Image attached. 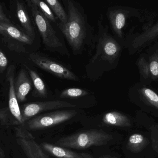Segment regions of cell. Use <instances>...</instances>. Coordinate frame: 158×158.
Returning a JSON list of instances; mask_svg holds the SVG:
<instances>
[{
    "label": "cell",
    "instance_id": "obj_1",
    "mask_svg": "<svg viewBox=\"0 0 158 158\" xmlns=\"http://www.w3.org/2000/svg\"><path fill=\"white\" fill-rule=\"evenodd\" d=\"M67 22L57 23L75 54L81 53L91 40V31L83 8L77 2L66 1Z\"/></svg>",
    "mask_w": 158,
    "mask_h": 158
},
{
    "label": "cell",
    "instance_id": "obj_2",
    "mask_svg": "<svg viewBox=\"0 0 158 158\" xmlns=\"http://www.w3.org/2000/svg\"><path fill=\"white\" fill-rule=\"evenodd\" d=\"M114 139L113 135L102 130H89L81 131L56 141V145L70 149H87L92 147L108 144Z\"/></svg>",
    "mask_w": 158,
    "mask_h": 158
},
{
    "label": "cell",
    "instance_id": "obj_3",
    "mask_svg": "<svg viewBox=\"0 0 158 158\" xmlns=\"http://www.w3.org/2000/svg\"><path fill=\"white\" fill-rule=\"evenodd\" d=\"M96 52L87 66L98 65V63H107L112 65L118 59L121 52L120 45L117 41L109 34L108 30L104 28L102 20L98 21V33L96 35Z\"/></svg>",
    "mask_w": 158,
    "mask_h": 158
},
{
    "label": "cell",
    "instance_id": "obj_4",
    "mask_svg": "<svg viewBox=\"0 0 158 158\" xmlns=\"http://www.w3.org/2000/svg\"><path fill=\"white\" fill-rule=\"evenodd\" d=\"M26 2L31 11L35 24L41 36L43 44L46 49L51 52L69 55V51L56 35L50 20L31 1L29 0Z\"/></svg>",
    "mask_w": 158,
    "mask_h": 158
},
{
    "label": "cell",
    "instance_id": "obj_5",
    "mask_svg": "<svg viewBox=\"0 0 158 158\" xmlns=\"http://www.w3.org/2000/svg\"><path fill=\"white\" fill-rule=\"evenodd\" d=\"M78 112L76 109L57 110L37 116L25 122L28 130H37L52 128L73 119Z\"/></svg>",
    "mask_w": 158,
    "mask_h": 158
},
{
    "label": "cell",
    "instance_id": "obj_6",
    "mask_svg": "<svg viewBox=\"0 0 158 158\" xmlns=\"http://www.w3.org/2000/svg\"><path fill=\"white\" fill-rule=\"evenodd\" d=\"M29 58L36 66L58 78L74 81H80L78 77L66 67L46 56L32 53L29 55Z\"/></svg>",
    "mask_w": 158,
    "mask_h": 158
},
{
    "label": "cell",
    "instance_id": "obj_7",
    "mask_svg": "<svg viewBox=\"0 0 158 158\" xmlns=\"http://www.w3.org/2000/svg\"><path fill=\"white\" fill-rule=\"evenodd\" d=\"M74 105L61 100L37 102L25 104L20 108L23 123L27 122L42 112L64 108H74Z\"/></svg>",
    "mask_w": 158,
    "mask_h": 158
},
{
    "label": "cell",
    "instance_id": "obj_8",
    "mask_svg": "<svg viewBox=\"0 0 158 158\" xmlns=\"http://www.w3.org/2000/svg\"><path fill=\"white\" fill-rule=\"evenodd\" d=\"M15 66L11 65L7 69L6 72V80L9 83V100L8 108L12 116L19 122L21 126L25 124L22 121L21 110L18 104L15 88Z\"/></svg>",
    "mask_w": 158,
    "mask_h": 158
},
{
    "label": "cell",
    "instance_id": "obj_9",
    "mask_svg": "<svg viewBox=\"0 0 158 158\" xmlns=\"http://www.w3.org/2000/svg\"><path fill=\"white\" fill-rule=\"evenodd\" d=\"M40 145L47 154L56 158H94L88 153H77L69 148L49 143H43Z\"/></svg>",
    "mask_w": 158,
    "mask_h": 158
},
{
    "label": "cell",
    "instance_id": "obj_10",
    "mask_svg": "<svg viewBox=\"0 0 158 158\" xmlns=\"http://www.w3.org/2000/svg\"><path fill=\"white\" fill-rule=\"evenodd\" d=\"M107 15L113 31L118 37L122 38L123 30L126 24L128 11L119 7H110Z\"/></svg>",
    "mask_w": 158,
    "mask_h": 158
},
{
    "label": "cell",
    "instance_id": "obj_11",
    "mask_svg": "<svg viewBox=\"0 0 158 158\" xmlns=\"http://www.w3.org/2000/svg\"><path fill=\"white\" fill-rule=\"evenodd\" d=\"M0 34L23 44L31 45L34 39L10 23L0 22Z\"/></svg>",
    "mask_w": 158,
    "mask_h": 158
},
{
    "label": "cell",
    "instance_id": "obj_12",
    "mask_svg": "<svg viewBox=\"0 0 158 158\" xmlns=\"http://www.w3.org/2000/svg\"><path fill=\"white\" fill-rule=\"evenodd\" d=\"M34 140L17 138L16 142L27 158H50V155Z\"/></svg>",
    "mask_w": 158,
    "mask_h": 158
},
{
    "label": "cell",
    "instance_id": "obj_13",
    "mask_svg": "<svg viewBox=\"0 0 158 158\" xmlns=\"http://www.w3.org/2000/svg\"><path fill=\"white\" fill-rule=\"evenodd\" d=\"M32 83L24 69L21 70L15 83V91L18 101L20 103L27 100V96L31 89Z\"/></svg>",
    "mask_w": 158,
    "mask_h": 158
},
{
    "label": "cell",
    "instance_id": "obj_14",
    "mask_svg": "<svg viewBox=\"0 0 158 158\" xmlns=\"http://www.w3.org/2000/svg\"><path fill=\"white\" fill-rule=\"evenodd\" d=\"M17 16L25 32L32 39L35 38L34 28L31 24L27 10L25 4L21 1H17L16 3Z\"/></svg>",
    "mask_w": 158,
    "mask_h": 158
},
{
    "label": "cell",
    "instance_id": "obj_15",
    "mask_svg": "<svg viewBox=\"0 0 158 158\" xmlns=\"http://www.w3.org/2000/svg\"><path fill=\"white\" fill-rule=\"evenodd\" d=\"M102 122L105 125L118 127H129L131 121L126 115L117 111L108 112L103 115Z\"/></svg>",
    "mask_w": 158,
    "mask_h": 158
},
{
    "label": "cell",
    "instance_id": "obj_16",
    "mask_svg": "<svg viewBox=\"0 0 158 158\" xmlns=\"http://www.w3.org/2000/svg\"><path fill=\"white\" fill-rule=\"evenodd\" d=\"M158 36V22L142 34L134 38L132 41L131 46L133 49H138Z\"/></svg>",
    "mask_w": 158,
    "mask_h": 158
},
{
    "label": "cell",
    "instance_id": "obj_17",
    "mask_svg": "<svg viewBox=\"0 0 158 158\" xmlns=\"http://www.w3.org/2000/svg\"><path fill=\"white\" fill-rule=\"evenodd\" d=\"M25 66L29 74L33 83L34 87L33 92L34 96L41 98H46L48 96V91L46 85L42 79L36 71L30 68L27 66L26 65Z\"/></svg>",
    "mask_w": 158,
    "mask_h": 158
},
{
    "label": "cell",
    "instance_id": "obj_18",
    "mask_svg": "<svg viewBox=\"0 0 158 158\" xmlns=\"http://www.w3.org/2000/svg\"><path fill=\"white\" fill-rule=\"evenodd\" d=\"M148 144V140L143 135L135 134L129 137L127 147L132 152L138 153L142 151Z\"/></svg>",
    "mask_w": 158,
    "mask_h": 158
},
{
    "label": "cell",
    "instance_id": "obj_19",
    "mask_svg": "<svg viewBox=\"0 0 158 158\" xmlns=\"http://www.w3.org/2000/svg\"><path fill=\"white\" fill-rule=\"evenodd\" d=\"M44 2L50 6L52 12L55 14L61 23L65 24L67 22L68 15L59 1L45 0Z\"/></svg>",
    "mask_w": 158,
    "mask_h": 158
},
{
    "label": "cell",
    "instance_id": "obj_20",
    "mask_svg": "<svg viewBox=\"0 0 158 158\" xmlns=\"http://www.w3.org/2000/svg\"><path fill=\"white\" fill-rule=\"evenodd\" d=\"M31 2L34 4L40 12L50 20L52 22H56V18L55 17L53 12L50 6L44 1L40 0H31Z\"/></svg>",
    "mask_w": 158,
    "mask_h": 158
},
{
    "label": "cell",
    "instance_id": "obj_21",
    "mask_svg": "<svg viewBox=\"0 0 158 158\" xmlns=\"http://www.w3.org/2000/svg\"><path fill=\"white\" fill-rule=\"evenodd\" d=\"M147 68L149 78L158 79V52L150 57L148 61H147Z\"/></svg>",
    "mask_w": 158,
    "mask_h": 158
},
{
    "label": "cell",
    "instance_id": "obj_22",
    "mask_svg": "<svg viewBox=\"0 0 158 158\" xmlns=\"http://www.w3.org/2000/svg\"><path fill=\"white\" fill-rule=\"evenodd\" d=\"M89 94L87 91L81 88H69L64 90L60 93L61 98H76L83 97Z\"/></svg>",
    "mask_w": 158,
    "mask_h": 158
},
{
    "label": "cell",
    "instance_id": "obj_23",
    "mask_svg": "<svg viewBox=\"0 0 158 158\" xmlns=\"http://www.w3.org/2000/svg\"><path fill=\"white\" fill-rule=\"evenodd\" d=\"M0 121L3 125L21 126L19 122L12 116L8 107L0 109Z\"/></svg>",
    "mask_w": 158,
    "mask_h": 158
},
{
    "label": "cell",
    "instance_id": "obj_24",
    "mask_svg": "<svg viewBox=\"0 0 158 158\" xmlns=\"http://www.w3.org/2000/svg\"><path fill=\"white\" fill-rule=\"evenodd\" d=\"M141 94L148 104L158 109V95L149 88L143 87L141 89Z\"/></svg>",
    "mask_w": 158,
    "mask_h": 158
},
{
    "label": "cell",
    "instance_id": "obj_25",
    "mask_svg": "<svg viewBox=\"0 0 158 158\" xmlns=\"http://www.w3.org/2000/svg\"><path fill=\"white\" fill-rule=\"evenodd\" d=\"M17 138L24 139H35L34 136L24 126H18L15 129Z\"/></svg>",
    "mask_w": 158,
    "mask_h": 158
},
{
    "label": "cell",
    "instance_id": "obj_26",
    "mask_svg": "<svg viewBox=\"0 0 158 158\" xmlns=\"http://www.w3.org/2000/svg\"><path fill=\"white\" fill-rule=\"evenodd\" d=\"M152 138L153 147L155 151L158 153V125H154L152 128Z\"/></svg>",
    "mask_w": 158,
    "mask_h": 158
},
{
    "label": "cell",
    "instance_id": "obj_27",
    "mask_svg": "<svg viewBox=\"0 0 158 158\" xmlns=\"http://www.w3.org/2000/svg\"><path fill=\"white\" fill-rule=\"evenodd\" d=\"M8 64L7 57L0 48V74H2L5 70Z\"/></svg>",
    "mask_w": 158,
    "mask_h": 158
},
{
    "label": "cell",
    "instance_id": "obj_28",
    "mask_svg": "<svg viewBox=\"0 0 158 158\" xmlns=\"http://www.w3.org/2000/svg\"><path fill=\"white\" fill-rule=\"evenodd\" d=\"M0 22L10 23V20L7 17L6 14H5L1 5H0Z\"/></svg>",
    "mask_w": 158,
    "mask_h": 158
},
{
    "label": "cell",
    "instance_id": "obj_29",
    "mask_svg": "<svg viewBox=\"0 0 158 158\" xmlns=\"http://www.w3.org/2000/svg\"><path fill=\"white\" fill-rule=\"evenodd\" d=\"M99 158H118L116 157L113 156H110L109 155H104L100 157Z\"/></svg>",
    "mask_w": 158,
    "mask_h": 158
},
{
    "label": "cell",
    "instance_id": "obj_30",
    "mask_svg": "<svg viewBox=\"0 0 158 158\" xmlns=\"http://www.w3.org/2000/svg\"><path fill=\"white\" fill-rule=\"evenodd\" d=\"M0 158H4L3 155H2V154H1V150H0Z\"/></svg>",
    "mask_w": 158,
    "mask_h": 158
}]
</instances>
